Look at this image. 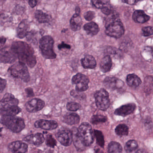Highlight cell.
<instances>
[{"label":"cell","instance_id":"obj_24","mask_svg":"<svg viewBox=\"0 0 153 153\" xmlns=\"http://www.w3.org/2000/svg\"><path fill=\"white\" fill-rule=\"evenodd\" d=\"M71 28L74 31H77L81 29L82 20L79 14L75 13L70 21Z\"/></svg>","mask_w":153,"mask_h":153},{"label":"cell","instance_id":"obj_10","mask_svg":"<svg viewBox=\"0 0 153 153\" xmlns=\"http://www.w3.org/2000/svg\"><path fill=\"white\" fill-rule=\"evenodd\" d=\"M17 55L11 47H5L0 50V62L4 63H12L16 61Z\"/></svg>","mask_w":153,"mask_h":153},{"label":"cell","instance_id":"obj_33","mask_svg":"<svg viewBox=\"0 0 153 153\" xmlns=\"http://www.w3.org/2000/svg\"><path fill=\"white\" fill-rule=\"evenodd\" d=\"M107 120V117L102 115H94L91 119V122L93 125H97L99 123H104Z\"/></svg>","mask_w":153,"mask_h":153},{"label":"cell","instance_id":"obj_26","mask_svg":"<svg viewBox=\"0 0 153 153\" xmlns=\"http://www.w3.org/2000/svg\"><path fill=\"white\" fill-rule=\"evenodd\" d=\"M144 90L147 94L153 93V77L148 76L146 77L144 84Z\"/></svg>","mask_w":153,"mask_h":153},{"label":"cell","instance_id":"obj_8","mask_svg":"<svg viewBox=\"0 0 153 153\" xmlns=\"http://www.w3.org/2000/svg\"><path fill=\"white\" fill-rule=\"evenodd\" d=\"M73 84H76V91L78 92L85 91L88 89L89 80L84 75L78 73L73 76L72 79Z\"/></svg>","mask_w":153,"mask_h":153},{"label":"cell","instance_id":"obj_37","mask_svg":"<svg viewBox=\"0 0 153 153\" xmlns=\"http://www.w3.org/2000/svg\"><path fill=\"white\" fill-rule=\"evenodd\" d=\"M143 34L145 37H149L153 35V28L152 27H144L142 29Z\"/></svg>","mask_w":153,"mask_h":153},{"label":"cell","instance_id":"obj_9","mask_svg":"<svg viewBox=\"0 0 153 153\" xmlns=\"http://www.w3.org/2000/svg\"><path fill=\"white\" fill-rule=\"evenodd\" d=\"M19 101L11 93L4 94L3 98L0 100V111H6L19 104Z\"/></svg>","mask_w":153,"mask_h":153},{"label":"cell","instance_id":"obj_41","mask_svg":"<svg viewBox=\"0 0 153 153\" xmlns=\"http://www.w3.org/2000/svg\"><path fill=\"white\" fill-rule=\"evenodd\" d=\"M58 48L60 50H61V49H70L71 48V47L68 44H65L64 42H62L61 44L58 45Z\"/></svg>","mask_w":153,"mask_h":153},{"label":"cell","instance_id":"obj_47","mask_svg":"<svg viewBox=\"0 0 153 153\" xmlns=\"http://www.w3.org/2000/svg\"><path fill=\"white\" fill-rule=\"evenodd\" d=\"M2 128H0V134H1V132L2 130Z\"/></svg>","mask_w":153,"mask_h":153},{"label":"cell","instance_id":"obj_42","mask_svg":"<svg viewBox=\"0 0 153 153\" xmlns=\"http://www.w3.org/2000/svg\"><path fill=\"white\" fill-rule=\"evenodd\" d=\"M25 92L28 97H33L34 95L33 90L31 88H28L25 89Z\"/></svg>","mask_w":153,"mask_h":153},{"label":"cell","instance_id":"obj_48","mask_svg":"<svg viewBox=\"0 0 153 153\" xmlns=\"http://www.w3.org/2000/svg\"></svg>","mask_w":153,"mask_h":153},{"label":"cell","instance_id":"obj_27","mask_svg":"<svg viewBox=\"0 0 153 153\" xmlns=\"http://www.w3.org/2000/svg\"><path fill=\"white\" fill-rule=\"evenodd\" d=\"M35 17L37 20L40 23L49 22L51 17L48 14L43 12L40 10H37L35 13Z\"/></svg>","mask_w":153,"mask_h":153},{"label":"cell","instance_id":"obj_22","mask_svg":"<svg viewBox=\"0 0 153 153\" xmlns=\"http://www.w3.org/2000/svg\"><path fill=\"white\" fill-rule=\"evenodd\" d=\"M111 57L109 55H106L102 59L100 64L101 71L104 73L109 72L112 67Z\"/></svg>","mask_w":153,"mask_h":153},{"label":"cell","instance_id":"obj_45","mask_svg":"<svg viewBox=\"0 0 153 153\" xmlns=\"http://www.w3.org/2000/svg\"><path fill=\"white\" fill-rule=\"evenodd\" d=\"M122 1L129 4H134L138 2V1Z\"/></svg>","mask_w":153,"mask_h":153},{"label":"cell","instance_id":"obj_43","mask_svg":"<svg viewBox=\"0 0 153 153\" xmlns=\"http://www.w3.org/2000/svg\"><path fill=\"white\" fill-rule=\"evenodd\" d=\"M6 38L4 37H0V50H1L3 48H4L3 47L6 42Z\"/></svg>","mask_w":153,"mask_h":153},{"label":"cell","instance_id":"obj_38","mask_svg":"<svg viewBox=\"0 0 153 153\" xmlns=\"http://www.w3.org/2000/svg\"><path fill=\"white\" fill-rule=\"evenodd\" d=\"M85 19L86 20L88 21H91L93 19L95 18V13L94 12L92 11H89L86 12L84 15Z\"/></svg>","mask_w":153,"mask_h":153},{"label":"cell","instance_id":"obj_35","mask_svg":"<svg viewBox=\"0 0 153 153\" xmlns=\"http://www.w3.org/2000/svg\"><path fill=\"white\" fill-rule=\"evenodd\" d=\"M91 2L96 8L101 10L104 6H106L107 4H108V3H109V1H100V0H98V1L94 0V1H92Z\"/></svg>","mask_w":153,"mask_h":153},{"label":"cell","instance_id":"obj_5","mask_svg":"<svg viewBox=\"0 0 153 153\" xmlns=\"http://www.w3.org/2000/svg\"><path fill=\"white\" fill-rule=\"evenodd\" d=\"M54 40L49 36L41 38L39 40V47L44 57L47 59H54L56 54L53 50Z\"/></svg>","mask_w":153,"mask_h":153},{"label":"cell","instance_id":"obj_1","mask_svg":"<svg viewBox=\"0 0 153 153\" xmlns=\"http://www.w3.org/2000/svg\"><path fill=\"white\" fill-rule=\"evenodd\" d=\"M94 132L91 126L88 123H83L76 132L73 133V142L77 150L83 151L85 147L94 142Z\"/></svg>","mask_w":153,"mask_h":153},{"label":"cell","instance_id":"obj_12","mask_svg":"<svg viewBox=\"0 0 153 153\" xmlns=\"http://www.w3.org/2000/svg\"><path fill=\"white\" fill-rule=\"evenodd\" d=\"M45 102L39 99H34L29 101L25 105L27 111L30 113H35L41 110L45 107Z\"/></svg>","mask_w":153,"mask_h":153},{"label":"cell","instance_id":"obj_16","mask_svg":"<svg viewBox=\"0 0 153 153\" xmlns=\"http://www.w3.org/2000/svg\"><path fill=\"white\" fill-rule=\"evenodd\" d=\"M104 84L108 89L115 90L120 89L124 85L122 81L114 77H107L104 79Z\"/></svg>","mask_w":153,"mask_h":153},{"label":"cell","instance_id":"obj_2","mask_svg":"<svg viewBox=\"0 0 153 153\" xmlns=\"http://www.w3.org/2000/svg\"><path fill=\"white\" fill-rule=\"evenodd\" d=\"M17 55L19 62L27 64L29 67H33L36 63V57L32 48L25 42L16 41L11 47Z\"/></svg>","mask_w":153,"mask_h":153},{"label":"cell","instance_id":"obj_14","mask_svg":"<svg viewBox=\"0 0 153 153\" xmlns=\"http://www.w3.org/2000/svg\"><path fill=\"white\" fill-rule=\"evenodd\" d=\"M136 106L134 103H129L123 105L117 109L114 112L115 115L125 117L134 112Z\"/></svg>","mask_w":153,"mask_h":153},{"label":"cell","instance_id":"obj_23","mask_svg":"<svg viewBox=\"0 0 153 153\" xmlns=\"http://www.w3.org/2000/svg\"><path fill=\"white\" fill-rule=\"evenodd\" d=\"M83 28L87 34L91 36H95L100 31L99 26L93 22L86 23L84 25Z\"/></svg>","mask_w":153,"mask_h":153},{"label":"cell","instance_id":"obj_18","mask_svg":"<svg viewBox=\"0 0 153 153\" xmlns=\"http://www.w3.org/2000/svg\"><path fill=\"white\" fill-rule=\"evenodd\" d=\"M29 28L28 22L27 20H23L19 23L17 28V37L20 39L25 37L28 33Z\"/></svg>","mask_w":153,"mask_h":153},{"label":"cell","instance_id":"obj_39","mask_svg":"<svg viewBox=\"0 0 153 153\" xmlns=\"http://www.w3.org/2000/svg\"><path fill=\"white\" fill-rule=\"evenodd\" d=\"M6 81L2 78H0V93L2 92L6 85Z\"/></svg>","mask_w":153,"mask_h":153},{"label":"cell","instance_id":"obj_3","mask_svg":"<svg viewBox=\"0 0 153 153\" xmlns=\"http://www.w3.org/2000/svg\"><path fill=\"white\" fill-rule=\"evenodd\" d=\"M105 20V33L108 36L119 38L124 34L125 29L123 23L116 13L112 12Z\"/></svg>","mask_w":153,"mask_h":153},{"label":"cell","instance_id":"obj_7","mask_svg":"<svg viewBox=\"0 0 153 153\" xmlns=\"http://www.w3.org/2000/svg\"><path fill=\"white\" fill-rule=\"evenodd\" d=\"M96 107L100 110L105 111L110 105L109 96L108 92L104 89L97 91L94 95Z\"/></svg>","mask_w":153,"mask_h":153},{"label":"cell","instance_id":"obj_25","mask_svg":"<svg viewBox=\"0 0 153 153\" xmlns=\"http://www.w3.org/2000/svg\"><path fill=\"white\" fill-rule=\"evenodd\" d=\"M127 84L130 87H137L142 83V81L139 77L134 74L128 75L126 79Z\"/></svg>","mask_w":153,"mask_h":153},{"label":"cell","instance_id":"obj_46","mask_svg":"<svg viewBox=\"0 0 153 153\" xmlns=\"http://www.w3.org/2000/svg\"><path fill=\"white\" fill-rule=\"evenodd\" d=\"M136 153H147L144 150H142V149H140V150H138Z\"/></svg>","mask_w":153,"mask_h":153},{"label":"cell","instance_id":"obj_36","mask_svg":"<svg viewBox=\"0 0 153 153\" xmlns=\"http://www.w3.org/2000/svg\"><path fill=\"white\" fill-rule=\"evenodd\" d=\"M46 143L48 146L53 148L56 146V142L52 135L49 134L47 136Z\"/></svg>","mask_w":153,"mask_h":153},{"label":"cell","instance_id":"obj_4","mask_svg":"<svg viewBox=\"0 0 153 153\" xmlns=\"http://www.w3.org/2000/svg\"><path fill=\"white\" fill-rule=\"evenodd\" d=\"M1 123L6 128L15 133H20L25 128L24 120L18 117L2 116Z\"/></svg>","mask_w":153,"mask_h":153},{"label":"cell","instance_id":"obj_11","mask_svg":"<svg viewBox=\"0 0 153 153\" xmlns=\"http://www.w3.org/2000/svg\"><path fill=\"white\" fill-rule=\"evenodd\" d=\"M56 137L60 143L64 146H69L73 142V133L69 129L59 130L56 134Z\"/></svg>","mask_w":153,"mask_h":153},{"label":"cell","instance_id":"obj_17","mask_svg":"<svg viewBox=\"0 0 153 153\" xmlns=\"http://www.w3.org/2000/svg\"><path fill=\"white\" fill-rule=\"evenodd\" d=\"M23 140L30 144L39 146L44 143L45 138L43 134L37 133L26 137L23 138Z\"/></svg>","mask_w":153,"mask_h":153},{"label":"cell","instance_id":"obj_21","mask_svg":"<svg viewBox=\"0 0 153 153\" xmlns=\"http://www.w3.org/2000/svg\"><path fill=\"white\" fill-rule=\"evenodd\" d=\"M81 63L84 68L85 69H94L96 66L95 58L91 55H87L82 58Z\"/></svg>","mask_w":153,"mask_h":153},{"label":"cell","instance_id":"obj_15","mask_svg":"<svg viewBox=\"0 0 153 153\" xmlns=\"http://www.w3.org/2000/svg\"><path fill=\"white\" fill-rule=\"evenodd\" d=\"M8 148L13 153H26L27 152L28 145L21 141H15L9 145Z\"/></svg>","mask_w":153,"mask_h":153},{"label":"cell","instance_id":"obj_13","mask_svg":"<svg viewBox=\"0 0 153 153\" xmlns=\"http://www.w3.org/2000/svg\"><path fill=\"white\" fill-rule=\"evenodd\" d=\"M36 128H39L45 130H52L56 128L58 124L56 121L53 120L40 119L35 123Z\"/></svg>","mask_w":153,"mask_h":153},{"label":"cell","instance_id":"obj_20","mask_svg":"<svg viewBox=\"0 0 153 153\" xmlns=\"http://www.w3.org/2000/svg\"><path fill=\"white\" fill-rule=\"evenodd\" d=\"M133 19L135 22L143 23L146 22L150 19V16L146 14L143 11L137 10L133 13Z\"/></svg>","mask_w":153,"mask_h":153},{"label":"cell","instance_id":"obj_6","mask_svg":"<svg viewBox=\"0 0 153 153\" xmlns=\"http://www.w3.org/2000/svg\"><path fill=\"white\" fill-rule=\"evenodd\" d=\"M11 75L15 78L22 80L25 82H27L30 79L28 70L26 64L19 62L10 66L9 69Z\"/></svg>","mask_w":153,"mask_h":153},{"label":"cell","instance_id":"obj_34","mask_svg":"<svg viewBox=\"0 0 153 153\" xmlns=\"http://www.w3.org/2000/svg\"><path fill=\"white\" fill-rule=\"evenodd\" d=\"M81 107V106L78 103L75 102H70L67 103L66 108L69 111H76Z\"/></svg>","mask_w":153,"mask_h":153},{"label":"cell","instance_id":"obj_44","mask_svg":"<svg viewBox=\"0 0 153 153\" xmlns=\"http://www.w3.org/2000/svg\"><path fill=\"white\" fill-rule=\"evenodd\" d=\"M29 4L31 8H34L37 4V1H28Z\"/></svg>","mask_w":153,"mask_h":153},{"label":"cell","instance_id":"obj_28","mask_svg":"<svg viewBox=\"0 0 153 153\" xmlns=\"http://www.w3.org/2000/svg\"><path fill=\"white\" fill-rule=\"evenodd\" d=\"M108 153H122V147L121 145L116 142H111L108 146Z\"/></svg>","mask_w":153,"mask_h":153},{"label":"cell","instance_id":"obj_32","mask_svg":"<svg viewBox=\"0 0 153 153\" xmlns=\"http://www.w3.org/2000/svg\"><path fill=\"white\" fill-rule=\"evenodd\" d=\"M138 148L137 142L135 140H129L126 143L125 149L128 153H131L135 151Z\"/></svg>","mask_w":153,"mask_h":153},{"label":"cell","instance_id":"obj_19","mask_svg":"<svg viewBox=\"0 0 153 153\" xmlns=\"http://www.w3.org/2000/svg\"><path fill=\"white\" fill-rule=\"evenodd\" d=\"M80 117L74 113H68L63 118V122L70 125H77L80 122Z\"/></svg>","mask_w":153,"mask_h":153},{"label":"cell","instance_id":"obj_29","mask_svg":"<svg viewBox=\"0 0 153 153\" xmlns=\"http://www.w3.org/2000/svg\"><path fill=\"white\" fill-rule=\"evenodd\" d=\"M21 111L20 108L18 106H14L6 111H0V115H1L2 116H15Z\"/></svg>","mask_w":153,"mask_h":153},{"label":"cell","instance_id":"obj_40","mask_svg":"<svg viewBox=\"0 0 153 153\" xmlns=\"http://www.w3.org/2000/svg\"><path fill=\"white\" fill-rule=\"evenodd\" d=\"M108 50V53H110V54L113 55H118L119 54V51H118L117 49L114 48L110 47L109 48Z\"/></svg>","mask_w":153,"mask_h":153},{"label":"cell","instance_id":"obj_30","mask_svg":"<svg viewBox=\"0 0 153 153\" xmlns=\"http://www.w3.org/2000/svg\"><path fill=\"white\" fill-rule=\"evenodd\" d=\"M115 133L119 136L128 135V128L126 125L120 124L115 128Z\"/></svg>","mask_w":153,"mask_h":153},{"label":"cell","instance_id":"obj_31","mask_svg":"<svg viewBox=\"0 0 153 153\" xmlns=\"http://www.w3.org/2000/svg\"><path fill=\"white\" fill-rule=\"evenodd\" d=\"M94 137L96 138V142L98 145L101 147H104L105 141L102 133L99 130H94Z\"/></svg>","mask_w":153,"mask_h":153}]
</instances>
